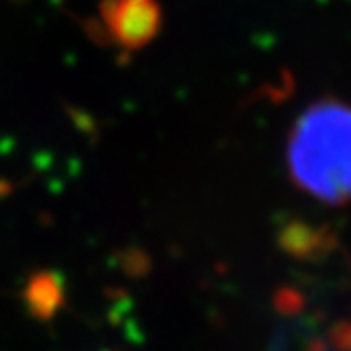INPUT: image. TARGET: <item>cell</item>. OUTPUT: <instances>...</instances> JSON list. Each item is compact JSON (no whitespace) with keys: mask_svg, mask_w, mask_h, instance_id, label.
<instances>
[{"mask_svg":"<svg viewBox=\"0 0 351 351\" xmlns=\"http://www.w3.org/2000/svg\"><path fill=\"white\" fill-rule=\"evenodd\" d=\"M288 165L296 186L324 204L351 202V106L326 97L298 117Z\"/></svg>","mask_w":351,"mask_h":351,"instance_id":"cell-1","label":"cell"},{"mask_svg":"<svg viewBox=\"0 0 351 351\" xmlns=\"http://www.w3.org/2000/svg\"><path fill=\"white\" fill-rule=\"evenodd\" d=\"M273 303H275V309H278L280 313L292 315V313H298L300 309H303L305 300H303V296H300L292 288H280L278 292H275Z\"/></svg>","mask_w":351,"mask_h":351,"instance_id":"cell-4","label":"cell"},{"mask_svg":"<svg viewBox=\"0 0 351 351\" xmlns=\"http://www.w3.org/2000/svg\"><path fill=\"white\" fill-rule=\"evenodd\" d=\"M108 26L121 45L130 49L144 47L157 36L161 26L157 0H117L108 11Z\"/></svg>","mask_w":351,"mask_h":351,"instance_id":"cell-2","label":"cell"},{"mask_svg":"<svg viewBox=\"0 0 351 351\" xmlns=\"http://www.w3.org/2000/svg\"><path fill=\"white\" fill-rule=\"evenodd\" d=\"M328 339L337 351H351V322L345 319V322L335 324Z\"/></svg>","mask_w":351,"mask_h":351,"instance_id":"cell-5","label":"cell"},{"mask_svg":"<svg viewBox=\"0 0 351 351\" xmlns=\"http://www.w3.org/2000/svg\"><path fill=\"white\" fill-rule=\"evenodd\" d=\"M278 245L296 261H319L337 247V237L326 227H313L305 220H290L278 233Z\"/></svg>","mask_w":351,"mask_h":351,"instance_id":"cell-3","label":"cell"}]
</instances>
